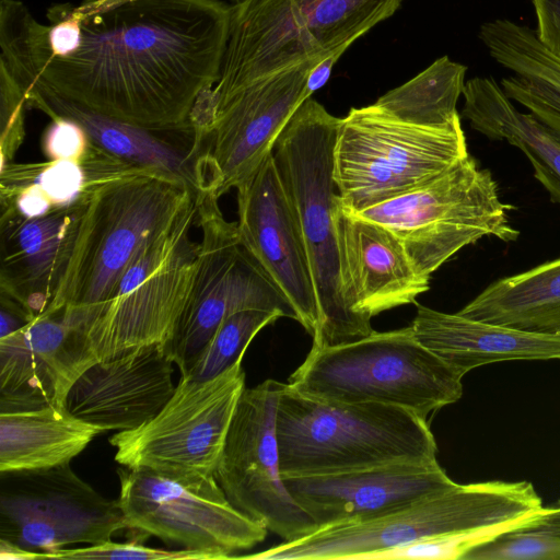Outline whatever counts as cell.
I'll return each instance as SVG.
<instances>
[{"instance_id":"1","label":"cell","mask_w":560,"mask_h":560,"mask_svg":"<svg viewBox=\"0 0 560 560\" xmlns=\"http://www.w3.org/2000/svg\"><path fill=\"white\" fill-rule=\"evenodd\" d=\"M77 49L51 56L43 25L20 0L0 1V63L103 115L166 129L219 79L231 21L220 0H83L70 3Z\"/></svg>"},{"instance_id":"2","label":"cell","mask_w":560,"mask_h":560,"mask_svg":"<svg viewBox=\"0 0 560 560\" xmlns=\"http://www.w3.org/2000/svg\"><path fill=\"white\" fill-rule=\"evenodd\" d=\"M545 511L529 481L455 483L383 516L326 526L257 560L465 559L474 549L536 521Z\"/></svg>"},{"instance_id":"3","label":"cell","mask_w":560,"mask_h":560,"mask_svg":"<svg viewBox=\"0 0 560 560\" xmlns=\"http://www.w3.org/2000/svg\"><path fill=\"white\" fill-rule=\"evenodd\" d=\"M85 188L72 255L45 314L74 311L89 325L137 253L168 229L197 192L179 177L141 167L92 179Z\"/></svg>"},{"instance_id":"4","label":"cell","mask_w":560,"mask_h":560,"mask_svg":"<svg viewBox=\"0 0 560 560\" xmlns=\"http://www.w3.org/2000/svg\"><path fill=\"white\" fill-rule=\"evenodd\" d=\"M276 432L283 478L438 462L428 421L413 411L316 400L284 383L277 401Z\"/></svg>"},{"instance_id":"5","label":"cell","mask_w":560,"mask_h":560,"mask_svg":"<svg viewBox=\"0 0 560 560\" xmlns=\"http://www.w3.org/2000/svg\"><path fill=\"white\" fill-rule=\"evenodd\" d=\"M340 118L312 97L303 102L278 137L271 155L306 248L319 312L313 346H332L372 334V325L347 306L336 228L339 195L334 147Z\"/></svg>"},{"instance_id":"6","label":"cell","mask_w":560,"mask_h":560,"mask_svg":"<svg viewBox=\"0 0 560 560\" xmlns=\"http://www.w3.org/2000/svg\"><path fill=\"white\" fill-rule=\"evenodd\" d=\"M402 0H238L212 104L305 62H320L390 18Z\"/></svg>"},{"instance_id":"7","label":"cell","mask_w":560,"mask_h":560,"mask_svg":"<svg viewBox=\"0 0 560 560\" xmlns=\"http://www.w3.org/2000/svg\"><path fill=\"white\" fill-rule=\"evenodd\" d=\"M463 376L416 338L411 325L312 346L288 385L322 401L402 407L427 419L463 395Z\"/></svg>"},{"instance_id":"8","label":"cell","mask_w":560,"mask_h":560,"mask_svg":"<svg viewBox=\"0 0 560 560\" xmlns=\"http://www.w3.org/2000/svg\"><path fill=\"white\" fill-rule=\"evenodd\" d=\"M469 155L458 121L425 127L394 118L375 104L340 118L334 147L339 201L361 211L410 191Z\"/></svg>"},{"instance_id":"9","label":"cell","mask_w":560,"mask_h":560,"mask_svg":"<svg viewBox=\"0 0 560 560\" xmlns=\"http://www.w3.org/2000/svg\"><path fill=\"white\" fill-rule=\"evenodd\" d=\"M513 209L502 201L491 171L467 155L430 182L353 213L393 232L417 271L430 279L457 252L482 237L516 241L520 232L510 220Z\"/></svg>"},{"instance_id":"10","label":"cell","mask_w":560,"mask_h":560,"mask_svg":"<svg viewBox=\"0 0 560 560\" xmlns=\"http://www.w3.org/2000/svg\"><path fill=\"white\" fill-rule=\"evenodd\" d=\"M213 188L196 194L201 230L189 293L165 349L185 375L220 324L244 310L278 311L298 319L273 281L241 242L236 223L225 220Z\"/></svg>"},{"instance_id":"11","label":"cell","mask_w":560,"mask_h":560,"mask_svg":"<svg viewBox=\"0 0 560 560\" xmlns=\"http://www.w3.org/2000/svg\"><path fill=\"white\" fill-rule=\"evenodd\" d=\"M196 218L195 201L137 253L108 300L97 308L85 328L97 360L171 339L195 272L198 243L190 240L189 232Z\"/></svg>"},{"instance_id":"12","label":"cell","mask_w":560,"mask_h":560,"mask_svg":"<svg viewBox=\"0 0 560 560\" xmlns=\"http://www.w3.org/2000/svg\"><path fill=\"white\" fill-rule=\"evenodd\" d=\"M119 508L128 529L214 559L250 549L268 529L240 512L214 475H167L117 468Z\"/></svg>"},{"instance_id":"13","label":"cell","mask_w":560,"mask_h":560,"mask_svg":"<svg viewBox=\"0 0 560 560\" xmlns=\"http://www.w3.org/2000/svg\"><path fill=\"white\" fill-rule=\"evenodd\" d=\"M244 389L242 361L207 381L180 376L156 416L109 438L115 460L167 475H214Z\"/></svg>"},{"instance_id":"14","label":"cell","mask_w":560,"mask_h":560,"mask_svg":"<svg viewBox=\"0 0 560 560\" xmlns=\"http://www.w3.org/2000/svg\"><path fill=\"white\" fill-rule=\"evenodd\" d=\"M128 529L117 500H107L70 463L0 472V538L49 553L75 544L97 545Z\"/></svg>"},{"instance_id":"15","label":"cell","mask_w":560,"mask_h":560,"mask_svg":"<svg viewBox=\"0 0 560 560\" xmlns=\"http://www.w3.org/2000/svg\"><path fill=\"white\" fill-rule=\"evenodd\" d=\"M282 385L267 380L245 387L214 476L234 508L288 541L318 526L291 497L281 475L276 408Z\"/></svg>"},{"instance_id":"16","label":"cell","mask_w":560,"mask_h":560,"mask_svg":"<svg viewBox=\"0 0 560 560\" xmlns=\"http://www.w3.org/2000/svg\"><path fill=\"white\" fill-rule=\"evenodd\" d=\"M317 63H302L211 102L208 160L219 197L252 178L271 155L278 137L306 101V79Z\"/></svg>"},{"instance_id":"17","label":"cell","mask_w":560,"mask_h":560,"mask_svg":"<svg viewBox=\"0 0 560 560\" xmlns=\"http://www.w3.org/2000/svg\"><path fill=\"white\" fill-rule=\"evenodd\" d=\"M5 70L22 89L27 107L51 119L77 122L90 142L105 153L135 166L179 177L196 192L210 185L208 130L200 122L189 118L183 126L166 129L133 125L67 98L28 73Z\"/></svg>"},{"instance_id":"18","label":"cell","mask_w":560,"mask_h":560,"mask_svg":"<svg viewBox=\"0 0 560 560\" xmlns=\"http://www.w3.org/2000/svg\"><path fill=\"white\" fill-rule=\"evenodd\" d=\"M86 324L83 314L61 308L0 338V412L66 405L78 377L98 361Z\"/></svg>"},{"instance_id":"19","label":"cell","mask_w":560,"mask_h":560,"mask_svg":"<svg viewBox=\"0 0 560 560\" xmlns=\"http://www.w3.org/2000/svg\"><path fill=\"white\" fill-rule=\"evenodd\" d=\"M236 190L242 244L314 338L319 330V312L308 257L272 155Z\"/></svg>"},{"instance_id":"20","label":"cell","mask_w":560,"mask_h":560,"mask_svg":"<svg viewBox=\"0 0 560 560\" xmlns=\"http://www.w3.org/2000/svg\"><path fill=\"white\" fill-rule=\"evenodd\" d=\"M283 481L318 528L376 518L456 483L438 462L395 463Z\"/></svg>"},{"instance_id":"21","label":"cell","mask_w":560,"mask_h":560,"mask_svg":"<svg viewBox=\"0 0 560 560\" xmlns=\"http://www.w3.org/2000/svg\"><path fill=\"white\" fill-rule=\"evenodd\" d=\"M173 364L164 343L98 360L74 382L66 407L102 433L133 430L156 416L172 397Z\"/></svg>"},{"instance_id":"22","label":"cell","mask_w":560,"mask_h":560,"mask_svg":"<svg viewBox=\"0 0 560 560\" xmlns=\"http://www.w3.org/2000/svg\"><path fill=\"white\" fill-rule=\"evenodd\" d=\"M88 190L74 203L44 215L0 214V293L37 318L46 313L66 275Z\"/></svg>"},{"instance_id":"23","label":"cell","mask_w":560,"mask_h":560,"mask_svg":"<svg viewBox=\"0 0 560 560\" xmlns=\"http://www.w3.org/2000/svg\"><path fill=\"white\" fill-rule=\"evenodd\" d=\"M342 291L347 306L371 325L373 316L406 304L429 290L402 244L387 228L362 218L340 201L336 210Z\"/></svg>"},{"instance_id":"24","label":"cell","mask_w":560,"mask_h":560,"mask_svg":"<svg viewBox=\"0 0 560 560\" xmlns=\"http://www.w3.org/2000/svg\"><path fill=\"white\" fill-rule=\"evenodd\" d=\"M411 323L418 341L463 377L469 371L502 361H560V336L448 314L416 303Z\"/></svg>"},{"instance_id":"25","label":"cell","mask_w":560,"mask_h":560,"mask_svg":"<svg viewBox=\"0 0 560 560\" xmlns=\"http://www.w3.org/2000/svg\"><path fill=\"white\" fill-rule=\"evenodd\" d=\"M478 37L493 60L512 72L500 80L505 94L560 136V58L535 30L512 20L482 23Z\"/></svg>"},{"instance_id":"26","label":"cell","mask_w":560,"mask_h":560,"mask_svg":"<svg viewBox=\"0 0 560 560\" xmlns=\"http://www.w3.org/2000/svg\"><path fill=\"white\" fill-rule=\"evenodd\" d=\"M462 95V116L470 127L490 140L518 148L550 199L560 203V136L529 112L517 109L493 77L467 80Z\"/></svg>"},{"instance_id":"27","label":"cell","mask_w":560,"mask_h":560,"mask_svg":"<svg viewBox=\"0 0 560 560\" xmlns=\"http://www.w3.org/2000/svg\"><path fill=\"white\" fill-rule=\"evenodd\" d=\"M101 433L66 405L0 412V472L68 464Z\"/></svg>"},{"instance_id":"28","label":"cell","mask_w":560,"mask_h":560,"mask_svg":"<svg viewBox=\"0 0 560 560\" xmlns=\"http://www.w3.org/2000/svg\"><path fill=\"white\" fill-rule=\"evenodd\" d=\"M457 313L477 320L560 336V257L492 282Z\"/></svg>"},{"instance_id":"29","label":"cell","mask_w":560,"mask_h":560,"mask_svg":"<svg viewBox=\"0 0 560 560\" xmlns=\"http://www.w3.org/2000/svg\"><path fill=\"white\" fill-rule=\"evenodd\" d=\"M467 67L443 56L374 103L394 118L418 126L445 127L460 121L456 105Z\"/></svg>"},{"instance_id":"30","label":"cell","mask_w":560,"mask_h":560,"mask_svg":"<svg viewBox=\"0 0 560 560\" xmlns=\"http://www.w3.org/2000/svg\"><path fill=\"white\" fill-rule=\"evenodd\" d=\"M283 317L278 311L244 310L228 316L205 345L185 375L207 381L223 373L243 355L253 338L267 325Z\"/></svg>"},{"instance_id":"31","label":"cell","mask_w":560,"mask_h":560,"mask_svg":"<svg viewBox=\"0 0 560 560\" xmlns=\"http://www.w3.org/2000/svg\"><path fill=\"white\" fill-rule=\"evenodd\" d=\"M470 560H560V500L545 506L536 521L469 552Z\"/></svg>"},{"instance_id":"32","label":"cell","mask_w":560,"mask_h":560,"mask_svg":"<svg viewBox=\"0 0 560 560\" xmlns=\"http://www.w3.org/2000/svg\"><path fill=\"white\" fill-rule=\"evenodd\" d=\"M0 180L32 184L38 187L55 208L80 199L88 174L80 162L50 160L44 163H8L1 166Z\"/></svg>"},{"instance_id":"33","label":"cell","mask_w":560,"mask_h":560,"mask_svg":"<svg viewBox=\"0 0 560 560\" xmlns=\"http://www.w3.org/2000/svg\"><path fill=\"white\" fill-rule=\"evenodd\" d=\"M136 533V532H133ZM138 536L135 539H130L125 542H113L112 540L97 544L89 545L88 547L77 549H61L49 553L47 559H66V560H88V559H148V560H160V559H185V560H214V557L210 553L189 550H167L161 548L147 547L140 540L147 539V536L137 533Z\"/></svg>"},{"instance_id":"34","label":"cell","mask_w":560,"mask_h":560,"mask_svg":"<svg viewBox=\"0 0 560 560\" xmlns=\"http://www.w3.org/2000/svg\"><path fill=\"white\" fill-rule=\"evenodd\" d=\"M26 98L11 74L0 66L1 166L11 163L25 136Z\"/></svg>"},{"instance_id":"35","label":"cell","mask_w":560,"mask_h":560,"mask_svg":"<svg viewBox=\"0 0 560 560\" xmlns=\"http://www.w3.org/2000/svg\"><path fill=\"white\" fill-rule=\"evenodd\" d=\"M90 144L85 131L66 118H52L42 139L43 151L50 160L81 162Z\"/></svg>"},{"instance_id":"36","label":"cell","mask_w":560,"mask_h":560,"mask_svg":"<svg viewBox=\"0 0 560 560\" xmlns=\"http://www.w3.org/2000/svg\"><path fill=\"white\" fill-rule=\"evenodd\" d=\"M530 1L536 16L535 33L538 40L560 58V0Z\"/></svg>"},{"instance_id":"37","label":"cell","mask_w":560,"mask_h":560,"mask_svg":"<svg viewBox=\"0 0 560 560\" xmlns=\"http://www.w3.org/2000/svg\"><path fill=\"white\" fill-rule=\"evenodd\" d=\"M0 338L15 332L34 320L20 303L3 293H0Z\"/></svg>"},{"instance_id":"38","label":"cell","mask_w":560,"mask_h":560,"mask_svg":"<svg viewBox=\"0 0 560 560\" xmlns=\"http://www.w3.org/2000/svg\"><path fill=\"white\" fill-rule=\"evenodd\" d=\"M346 50L347 47L338 49L311 69L305 83V100L310 98L314 92L322 89L328 82L334 66Z\"/></svg>"},{"instance_id":"39","label":"cell","mask_w":560,"mask_h":560,"mask_svg":"<svg viewBox=\"0 0 560 560\" xmlns=\"http://www.w3.org/2000/svg\"><path fill=\"white\" fill-rule=\"evenodd\" d=\"M0 558L14 560L46 559L45 552L26 550L4 538H0Z\"/></svg>"}]
</instances>
